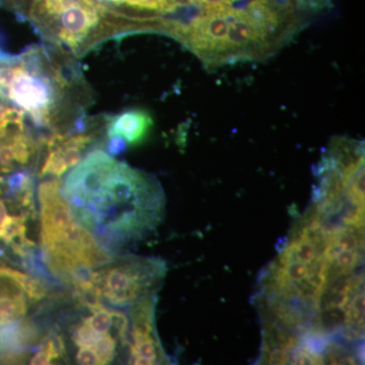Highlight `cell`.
Returning a JSON list of instances; mask_svg holds the SVG:
<instances>
[{
  "label": "cell",
  "instance_id": "obj_1",
  "mask_svg": "<svg viewBox=\"0 0 365 365\" xmlns=\"http://www.w3.org/2000/svg\"><path fill=\"white\" fill-rule=\"evenodd\" d=\"M61 196L76 222L107 251L143 239L155 230L165 210L163 190L153 178L103 150L88 153L71 170Z\"/></svg>",
  "mask_w": 365,
  "mask_h": 365
},
{
  "label": "cell",
  "instance_id": "obj_2",
  "mask_svg": "<svg viewBox=\"0 0 365 365\" xmlns=\"http://www.w3.org/2000/svg\"><path fill=\"white\" fill-rule=\"evenodd\" d=\"M165 272V263L160 259L130 256L113 267L93 271L91 282L110 304L127 307L155 294Z\"/></svg>",
  "mask_w": 365,
  "mask_h": 365
},
{
  "label": "cell",
  "instance_id": "obj_3",
  "mask_svg": "<svg viewBox=\"0 0 365 365\" xmlns=\"http://www.w3.org/2000/svg\"><path fill=\"white\" fill-rule=\"evenodd\" d=\"M234 16V9L227 4L202 7L187 26L181 41L208 67L225 63L228 25Z\"/></svg>",
  "mask_w": 365,
  "mask_h": 365
},
{
  "label": "cell",
  "instance_id": "obj_4",
  "mask_svg": "<svg viewBox=\"0 0 365 365\" xmlns=\"http://www.w3.org/2000/svg\"><path fill=\"white\" fill-rule=\"evenodd\" d=\"M33 72L19 67L13 83L7 88L9 97L30 113L38 124L49 121L50 113L54 105L55 91L49 76L41 74L39 59H30Z\"/></svg>",
  "mask_w": 365,
  "mask_h": 365
},
{
  "label": "cell",
  "instance_id": "obj_5",
  "mask_svg": "<svg viewBox=\"0 0 365 365\" xmlns=\"http://www.w3.org/2000/svg\"><path fill=\"white\" fill-rule=\"evenodd\" d=\"M60 188L61 182L59 180L43 182L39 186L42 248L58 242L64 230L76 220L68 204L61 196Z\"/></svg>",
  "mask_w": 365,
  "mask_h": 365
},
{
  "label": "cell",
  "instance_id": "obj_6",
  "mask_svg": "<svg viewBox=\"0 0 365 365\" xmlns=\"http://www.w3.org/2000/svg\"><path fill=\"white\" fill-rule=\"evenodd\" d=\"M272 51V47L255 30L244 14L235 11L234 19L228 25L225 63L242 59L264 58Z\"/></svg>",
  "mask_w": 365,
  "mask_h": 365
},
{
  "label": "cell",
  "instance_id": "obj_7",
  "mask_svg": "<svg viewBox=\"0 0 365 365\" xmlns=\"http://www.w3.org/2000/svg\"><path fill=\"white\" fill-rule=\"evenodd\" d=\"M153 121L150 115L144 110H128L116 115L108 124V136L121 137L127 144L138 145L145 140Z\"/></svg>",
  "mask_w": 365,
  "mask_h": 365
},
{
  "label": "cell",
  "instance_id": "obj_8",
  "mask_svg": "<svg viewBox=\"0 0 365 365\" xmlns=\"http://www.w3.org/2000/svg\"><path fill=\"white\" fill-rule=\"evenodd\" d=\"M26 299L23 288L0 267V327L14 323L25 317Z\"/></svg>",
  "mask_w": 365,
  "mask_h": 365
},
{
  "label": "cell",
  "instance_id": "obj_9",
  "mask_svg": "<svg viewBox=\"0 0 365 365\" xmlns=\"http://www.w3.org/2000/svg\"><path fill=\"white\" fill-rule=\"evenodd\" d=\"M130 364L140 365L169 364L158 336L140 338L131 342Z\"/></svg>",
  "mask_w": 365,
  "mask_h": 365
},
{
  "label": "cell",
  "instance_id": "obj_10",
  "mask_svg": "<svg viewBox=\"0 0 365 365\" xmlns=\"http://www.w3.org/2000/svg\"><path fill=\"white\" fill-rule=\"evenodd\" d=\"M6 271L23 288L26 297L32 302H38V300L44 299L47 295L48 287L45 281H43L44 279L33 277L29 274L20 272V271L11 268L6 267Z\"/></svg>",
  "mask_w": 365,
  "mask_h": 365
},
{
  "label": "cell",
  "instance_id": "obj_11",
  "mask_svg": "<svg viewBox=\"0 0 365 365\" xmlns=\"http://www.w3.org/2000/svg\"><path fill=\"white\" fill-rule=\"evenodd\" d=\"M74 287H76V297H78L79 302L88 307L93 313L104 307L102 304V292L100 288L96 287L91 281L78 283L74 285Z\"/></svg>",
  "mask_w": 365,
  "mask_h": 365
},
{
  "label": "cell",
  "instance_id": "obj_12",
  "mask_svg": "<svg viewBox=\"0 0 365 365\" xmlns=\"http://www.w3.org/2000/svg\"><path fill=\"white\" fill-rule=\"evenodd\" d=\"M67 170L68 168L64 163L61 150L58 148H53L49 150V155L46 158L44 165H43L41 176L53 175V176L60 177L66 173Z\"/></svg>",
  "mask_w": 365,
  "mask_h": 365
},
{
  "label": "cell",
  "instance_id": "obj_13",
  "mask_svg": "<svg viewBox=\"0 0 365 365\" xmlns=\"http://www.w3.org/2000/svg\"><path fill=\"white\" fill-rule=\"evenodd\" d=\"M93 348L97 352L101 364H110L116 355V340L106 333Z\"/></svg>",
  "mask_w": 365,
  "mask_h": 365
},
{
  "label": "cell",
  "instance_id": "obj_14",
  "mask_svg": "<svg viewBox=\"0 0 365 365\" xmlns=\"http://www.w3.org/2000/svg\"><path fill=\"white\" fill-rule=\"evenodd\" d=\"M104 334L96 332L90 326L83 323L74 331L72 339L78 347H93Z\"/></svg>",
  "mask_w": 365,
  "mask_h": 365
},
{
  "label": "cell",
  "instance_id": "obj_15",
  "mask_svg": "<svg viewBox=\"0 0 365 365\" xmlns=\"http://www.w3.org/2000/svg\"><path fill=\"white\" fill-rule=\"evenodd\" d=\"M83 323L90 326L96 332L106 334L112 326L111 312L103 307V309L95 312L93 316L83 319Z\"/></svg>",
  "mask_w": 365,
  "mask_h": 365
},
{
  "label": "cell",
  "instance_id": "obj_16",
  "mask_svg": "<svg viewBox=\"0 0 365 365\" xmlns=\"http://www.w3.org/2000/svg\"><path fill=\"white\" fill-rule=\"evenodd\" d=\"M112 325L117 330L122 344H130L129 341V319L123 312L111 311Z\"/></svg>",
  "mask_w": 365,
  "mask_h": 365
},
{
  "label": "cell",
  "instance_id": "obj_17",
  "mask_svg": "<svg viewBox=\"0 0 365 365\" xmlns=\"http://www.w3.org/2000/svg\"><path fill=\"white\" fill-rule=\"evenodd\" d=\"M76 362L83 365H98L101 364L97 352L93 347H81L76 354Z\"/></svg>",
  "mask_w": 365,
  "mask_h": 365
},
{
  "label": "cell",
  "instance_id": "obj_18",
  "mask_svg": "<svg viewBox=\"0 0 365 365\" xmlns=\"http://www.w3.org/2000/svg\"><path fill=\"white\" fill-rule=\"evenodd\" d=\"M127 148V143L121 137H111L109 144H108V151L110 155H118L123 153Z\"/></svg>",
  "mask_w": 365,
  "mask_h": 365
},
{
  "label": "cell",
  "instance_id": "obj_19",
  "mask_svg": "<svg viewBox=\"0 0 365 365\" xmlns=\"http://www.w3.org/2000/svg\"><path fill=\"white\" fill-rule=\"evenodd\" d=\"M9 218V215L7 213L6 204H4V201L0 200V230L4 227Z\"/></svg>",
  "mask_w": 365,
  "mask_h": 365
},
{
  "label": "cell",
  "instance_id": "obj_20",
  "mask_svg": "<svg viewBox=\"0 0 365 365\" xmlns=\"http://www.w3.org/2000/svg\"><path fill=\"white\" fill-rule=\"evenodd\" d=\"M11 111H13V110L7 109L6 106L2 105L1 103H0V126H1L2 124L6 123L7 120L9 119Z\"/></svg>",
  "mask_w": 365,
  "mask_h": 365
}]
</instances>
